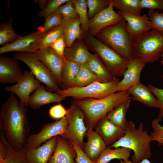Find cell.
<instances>
[{
  "label": "cell",
  "instance_id": "6da1fadb",
  "mask_svg": "<svg viewBox=\"0 0 163 163\" xmlns=\"http://www.w3.org/2000/svg\"><path fill=\"white\" fill-rule=\"evenodd\" d=\"M16 95L11 93L0 111L2 132L14 149L20 150L26 146L30 129L27 119V109Z\"/></svg>",
  "mask_w": 163,
  "mask_h": 163
},
{
  "label": "cell",
  "instance_id": "7a4b0ae2",
  "mask_svg": "<svg viewBox=\"0 0 163 163\" xmlns=\"http://www.w3.org/2000/svg\"><path fill=\"white\" fill-rule=\"evenodd\" d=\"M127 90L119 91L98 99L86 98L71 101L82 111L88 129H93L99 120L112 109L132 97Z\"/></svg>",
  "mask_w": 163,
  "mask_h": 163
},
{
  "label": "cell",
  "instance_id": "3957f363",
  "mask_svg": "<svg viewBox=\"0 0 163 163\" xmlns=\"http://www.w3.org/2000/svg\"><path fill=\"white\" fill-rule=\"evenodd\" d=\"M125 130V135L109 147H124L131 149L134 152L131 161L133 163H139L144 159L150 158L152 155L151 138L148 131L144 130L143 123L140 122L137 128L135 123L130 120Z\"/></svg>",
  "mask_w": 163,
  "mask_h": 163
},
{
  "label": "cell",
  "instance_id": "277c9868",
  "mask_svg": "<svg viewBox=\"0 0 163 163\" xmlns=\"http://www.w3.org/2000/svg\"><path fill=\"white\" fill-rule=\"evenodd\" d=\"M94 37L125 59L133 58L132 45L134 38L128 31L124 18L117 24L103 29Z\"/></svg>",
  "mask_w": 163,
  "mask_h": 163
},
{
  "label": "cell",
  "instance_id": "5b68a950",
  "mask_svg": "<svg viewBox=\"0 0 163 163\" xmlns=\"http://www.w3.org/2000/svg\"><path fill=\"white\" fill-rule=\"evenodd\" d=\"M133 58L147 62L158 61L163 53V33L154 29L135 37L132 45Z\"/></svg>",
  "mask_w": 163,
  "mask_h": 163
},
{
  "label": "cell",
  "instance_id": "8992f818",
  "mask_svg": "<svg viewBox=\"0 0 163 163\" xmlns=\"http://www.w3.org/2000/svg\"><path fill=\"white\" fill-rule=\"evenodd\" d=\"M88 44L114 78L123 75L126 70L128 60L95 37L88 33Z\"/></svg>",
  "mask_w": 163,
  "mask_h": 163
},
{
  "label": "cell",
  "instance_id": "52a82bcc",
  "mask_svg": "<svg viewBox=\"0 0 163 163\" xmlns=\"http://www.w3.org/2000/svg\"><path fill=\"white\" fill-rule=\"evenodd\" d=\"M119 81L117 78L107 82L96 81L85 87L60 89L55 93L65 98L71 97L75 100L86 98L101 99L118 91L117 85Z\"/></svg>",
  "mask_w": 163,
  "mask_h": 163
},
{
  "label": "cell",
  "instance_id": "ba28073f",
  "mask_svg": "<svg viewBox=\"0 0 163 163\" xmlns=\"http://www.w3.org/2000/svg\"><path fill=\"white\" fill-rule=\"evenodd\" d=\"M13 56L16 59L21 61L26 64L35 78L46 85V88L48 91L56 93L60 89L55 76L37 58L34 53L19 52Z\"/></svg>",
  "mask_w": 163,
  "mask_h": 163
},
{
  "label": "cell",
  "instance_id": "9c48e42d",
  "mask_svg": "<svg viewBox=\"0 0 163 163\" xmlns=\"http://www.w3.org/2000/svg\"><path fill=\"white\" fill-rule=\"evenodd\" d=\"M68 124L62 136L69 140L82 149L84 137L88 130L85 122V116L81 109L72 104L67 110L66 115Z\"/></svg>",
  "mask_w": 163,
  "mask_h": 163
},
{
  "label": "cell",
  "instance_id": "30bf717a",
  "mask_svg": "<svg viewBox=\"0 0 163 163\" xmlns=\"http://www.w3.org/2000/svg\"><path fill=\"white\" fill-rule=\"evenodd\" d=\"M68 124L66 116L58 120L46 123L38 133L31 134L28 137L25 146L35 148L43 142L64 133Z\"/></svg>",
  "mask_w": 163,
  "mask_h": 163
},
{
  "label": "cell",
  "instance_id": "8fae6325",
  "mask_svg": "<svg viewBox=\"0 0 163 163\" xmlns=\"http://www.w3.org/2000/svg\"><path fill=\"white\" fill-rule=\"evenodd\" d=\"M113 8L111 0L107 7L89 19L88 33L94 37L103 29L120 23L123 18Z\"/></svg>",
  "mask_w": 163,
  "mask_h": 163
},
{
  "label": "cell",
  "instance_id": "7c38bea8",
  "mask_svg": "<svg viewBox=\"0 0 163 163\" xmlns=\"http://www.w3.org/2000/svg\"><path fill=\"white\" fill-rule=\"evenodd\" d=\"M41 84V82L35 78L31 71H26L16 84L5 87L4 90L17 95L20 101L27 107L30 94L40 86Z\"/></svg>",
  "mask_w": 163,
  "mask_h": 163
},
{
  "label": "cell",
  "instance_id": "4fadbf2b",
  "mask_svg": "<svg viewBox=\"0 0 163 163\" xmlns=\"http://www.w3.org/2000/svg\"><path fill=\"white\" fill-rule=\"evenodd\" d=\"M147 62L142 59L133 58L129 60L123 79L117 85L118 91L127 90L140 83V77L143 68Z\"/></svg>",
  "mask_w": 163,
  "mask_h": 163
},
{
  "label": "cell",
  "instance_id": "5bb4252c",
  "mask_svg": "<svg viewBox=\"0 0 163 163\" xmlns=\"http://www.w3.org/2000/svg\"><path fill=\"white\" fill-rule=\"evenodd\" d=\"M57 136L46 141L42 145L34 148L25 146L23 149L28 163H48L55 151Z\"/></svg>",
  "mask_w": 163,
  "mask_h": 163
},
{
  "label": "cell",
  "instance_id": "9a60e30c",
  "mask_svg": "<svg viewBox=\"0 0 163 163\" xmlns=\"http://www.w3.org/2000/svg\"><path fill=\"white\" fill-rule=\"evenodd\" d=\"M44 34L40 30L34 31L22 37L17 40L2 46L0 54L10 51L34 52Z\"/></svg>",
  "mask_w": 163,
  "mask_h": 163
},
{
  "label": "cell",
  "instance_id": "2e32d148",
  "mask_svg": "<svg viewBox=\"0 0 163 163\" xmlns=\"http://www.w3.org/2000/svg\"><path fill=\"white\" fill-rule=\"evenodd\" d=\"M17 60L5 56H0V82L2 84L16 83L23 75Z\"/></svg>",
  "mask_w": 163,
  "mask_h": 163
},
{
  "label": "cell",
  "instance_id": "e0dca14e",
  "mask_svg": "<svg viewBox=\"0 0 163 163\" xmlns=\"http://www.w3.org/2000/svg\"><path fill=\"white\" fill-rule=\"evenodd\" d=\"M34 53L37 58L53 74L59 86L61 81L63 61L50 46L39 49Z\"/></svg>",
  "mask_w": 163,
  "mask_h": 163
},
{
  "label": "cell",
  "instance_id": "ac0fdd59",
  "mask_svg": "<svg viewBox=\"0 0 163 163\" xmlns=\"http://www.w3.org/2000/svg\"><path fill=\"white\" fill-rule=\"evenodd\" d=\"M106 115L99 120L94 129L107 146L109 147L125 135L126 130L112 123L107 119Z\"/></svg>",
  "mask_w": 163,
  "mask_h": 163
},
{
  "label": "cell",
  "instance_id": "d6986e66",
  "mask_svg": "<svg viewBox=\"0 0 163 163\" xmlns=\"http://www.w3.org/2000/svg\"><path fill=\"white\" fill-rule=\"evenodd\" d=\"M76 152L69 140L57 136L56 147L48 163H76Z\"/></svg>",
  "mask_w": 163,
  "mask_h": 163
},
{
  "label": "cell",
  "instance_id": "ffe728a7",
  "mask_svg": "<svg viewBox=\"0 0 163 163\" xmlns=\"http://www.w3.org/2000/svg\"><path fill=\"white\" fill-rule=\"evenodd\" d=\"M117 12L126 21V28L134 38L152 29L151 22L146 14L141 15L125 13L119 11Z\"/></svg>",
  "mask_w": 163,
  "mask_h": 163
},
{
  "label": "cell",
  "instance_id": "44dd1931",
  "mask_svg": "<svg viewBox=\"0 0 163 163\" xmlns=\"http://www.w3.org/2000/svg\"><path fill=\"white\" fill-rule=\"evenodd\" d=\"M46 89L43 84L41 85L30 95L28 105L31 108L37 109L46 104L59 103L66 98L56 93L47 91Z\"/></svg>",
  "mask_w": 163,
  "mask_h": 163
},
{
  "label": "cell",
  "instance_id": "7402d4cb",
  "mask_svg": "<svg viewBox=\"0 0 163 163\" xmlns=\"http://www.w3.org/2000/svg\"><path fill=\"white\" fill-rule=\"evenodd\" d=\"M85 137L87 141L85 142L82 150L87 156L94 161L99 158L107 146L100 135L93 129H88Z\"/></svg>",
  "mask_w": 163,
  "mask_h": 163
},
{
  "label": "cell",
  "instance_id": "603a6c76",
  "mask_svg": "<svg viewBox=\"0 0 163 163\" xmlns=\"http://www.w3.org/2000/svg\"><path fill=\"white\" fill-rule=\"evenodd\" d=\"M92 55L82 41L74 42L69 47H66L65 51V57L66 61L74 62L80 66L87 62Z\"/></svg>",
  "mask_w": 163,
  "mask_h": 163
},
{
  "label": "cell",
  "instance_id": "cb8c5ba5",
  "mask_svg": "<svg viewBox=\"0 0 163 163\" xmlns=\"http://www.w3.org/2000/svg\"><path fill=\"white\" fill-rule=\"evenodd\" d=\"M127 91L133 100L149 107L158 108V101L148 86L140 83L131 87Z\"/></svg>",
  "mask_w": 163,
  "mask_h": 163
},
{
  "label": "cell",
  "instance_id": "d4e9b609",
  "mask_svg": "<svg viewBox=\"0 0 163 163\" xmlns=\"http://www.w3.org/2000/svg\"><path fill=\"white\" fill-rule=\"evenodd\" d=\"M131 101L129 99L117 105L107 114V119L115 125L126 129L129 122L126 115Z\"/></svg>",
  "mask_w": 163,
  "mask_h": 163
},
{
  "label": "cell",
  "instance_id": "484cf974",
  "mask_svg": "<svg viewBox=\"0 0 163 163\" xmlns=\"http://www.w3.org/2000/svg\"><path fill=\"white\" fill-rule=\"evenodd\" d=\"M85 64L99 82L102 83L109 82L115 78L110 73L103 62L95 53L93 54L91 59Z\"/></svg>",
  "mask_w": 163,
  "mask_h": 163
},
{
  "label": "cell",
  "instance_id": "4316f807",
  "mask_svg": "<svg viewBox=\"0 0 163 163\" xmlns=\"http://www.w3.org/2000/svg\"><path fill=\"white\" fill-rule=\"evenodd\" d=\"M80 66V65L74 62L67 61L64 62L59 87L62 90L73 87Z\"/></svg>",
  "mask_w": 163,
  "mask_h": 163
},
{
  "label": "cell",
  "instance_id": "83f0119b",
  "mask_svg": "<svg viewBox=\"0 0 163 163\" xmlns=\"http://www.w3.org/2000/svg\"><path fill=\"white\" fill-rule=\"evenodd\" d=\"M81 25V22L78 16L68 20L66 22L63 35L66 47L71 46L76 39L81 37L83 30Z\"/></svg>",
  "mask_w": 163,
  "mask_h": 163
},
{
  "label": "cell",
  "instance_id": "f1b7e54d",
  "mask_svg": "<svg viewBox=\"0 0 163 163\" xmlns=\"http://www.w3.org/2000/svg\"><path fill=\"white\" fill-rule=\"evenodd\" d=\"M131 151V149L124 147L112 149L107 147L99 158L93 162L94 163H109L115 159L126 161L129 159Z\"/></svg>",
  "mask_w": 163,
  "mask_h": 163
},
{
  "label": "cell",
  "instance_id": "f546056e",
  "mask_svg": "<svg viewBox=\"0 0 163 163\" xmlns=\"http://www.w3.org/2000/svg\"><path fill=\"white\" fill-rule=\"evenodd\" d=\"M69 19H66L64 22L48 31L42 36L40 42L36 47L37 50L50 46L64 34L66 24Z\"/></svg>",
  "mask_w": 163,
  "mask_h": 163
},
{
  "label": "cell",
  "instance_id": "4dcf8cb0",
  "mask_svg": "<svg viewBox=\"0 0 163 163\" xmlns=\"http://www.w3.org/2000/svg\"><path fill=\"white\" fill-rule=\"evenodd\" d=\"M5 135L0 133V140L4 143L7 150V155L5 160L0 163H28L24 155L23 149L18 151L14 149L8 140L5 139Z\"/></svg>",
  "mask_w": 163,
  "mask_h": 163
},
{
  "label": "cell",
  "instance_id": "1f68e13d",
  "mask_svg": "<svg viewBox=\"0 0 163 163\" xmlns=\"http://www.w3.org/2000/svg\"><path fill=\"white\" fill-rule=\"evenodd\" d=\"M13 19L10 18L0 26V45L2 46L12 43L22 36L17 34L12 27Z\"/></svg>",
  "mask_w": 163,
  "mask_h": 163
},
{
  "label": "cell",
  "instance_id": "d6a6232c",
  "mask_svg": "<svg viewBox=\"0 0 163 163\" xmlns=\"http://www.w3.org/2000/svg\"><path fill=\"white\" fill-rule=\"evenodd\" d=\"M113 7L125 13L141 15L140 0H111Z\"/></svg>",
  "mask_w": 163,
  "mask_h": 163
},
{
  "label": "cell",
  "instance_id": "836d02e7",
  "mask_svg": "<svg viewBox=\"0 0 163 163\" xmlns=\"http://www.w3.org/2000/svg\"><path fill=\"white\" fill-rule=\"evenodd\" d=\"M96 81H97L96 77L85 64H84L80 66L73 87H85Z\"/></svg>",
  "mask_w": 163,
  "mask_h": 163
},
{
  "label": "cell",
  "instance_id": "e575fe53",
  "mask_svg": "<svg viewBox=\"0 0 163 163\" xmlns=\"http://www.w3.org/2000/svg\"><path fill=\"white\" fill-rule=\"evenodd\" d=\"M81 23L82 30L88 32L89 19L86 0H72Z\"/></svg>",
  "mask_w": 163,
  "mask_h": 163
},
{
  "label": "cell",
  "instance_id": "d590c367",
  "mask_svg": "<svg viewBox=\"0 0 163 163\" xmlns=\"http://www.w3.org/2000/svg\"><path fill=\"white\" fill-rule=\"evenodd\" d=\"M43 26L38 27L43 34L54 28L63 24L66 19L57 11L46 17Z\"/></svg>",
  "mask_w": 163,
  "mask_h": 163
},
{
  "label": "cell",
  "instance_id": "8d00e7d4",
  "mask_svg": "<svg viewBox=\"0 0 163 163\" xmlns=\"http://www.w3.org/2000/svg\"><path fill=\"white\" fill-rule=\"evenodd\" d=\"M88 13L89 19L107 7L110 3L109 0H87Z\"/></svg>",
  "mask_w": 163,
  "mask_h": 163
},
{
  "label": "cell",
  "instance_id": "74e56055",
  "mask_svg": "<svg viewBox=\"0 0 163 163\" xmlns=\"http://www.w3.org/2000/svg\"><path fill=\"white\" fill-rule=\"evenodd\" d=\"M160 122L158 118L152 120L151 123L152 131L150 135L152 141H157L159 145L163 147V126L160 124Z\"/></svg>",
  "mask_w": 163,
  "mask_h": 163
},
{
  "label": "cell",
  "instance_id": "f35d334b",
  "mask_svg": "<svg viewBox=\"0 0 163 163\" xmlns=\"http://www.w3.org/2000/svg\"><path fill=\"white\" fill-rule=\"evenodd\" d=\"M68 0H48L47 3L42 10L37 13L38 16L44 18L50 14L57 11L59 8Z\"/></svg>",
  "mask_w": 163,
  "mask_h": 163
},
{
  "label": "cell",
  "instance_id": "ab89813d",
  "mask_svg": "<svg viewBox=\"0 0 163 163\" xmlns=\"http://www.w3.org/2000/svg\"><path fill=\"white\" fill-rule=\"evenodd\" d=\"M57 11L66 19H73L78 16L72 0H68L61 5Z\"/></svg>",
  "mask_w": 163,
  "mask_h": 163
},
{
  "label": "cell",
  "instance_id": "60d3db41",
  "mask_svg": "<svg viewBox=\"0 0 163 163\" xmlns=\"http://www.w3.org/2000/svg\"><path fill=\"white\" fill-rule=\"evenodd\" d=\"M148 15L151 22L152 29L163 33V14L158 11L150 10Z\"/></svg>",
  "mask_w": 163,
  "mask_h": 163
},
{
  "label": "cell",
  "instance_id": "b9f144b4",
  "mask_svg": "<svg viewBox=\"0 0 163 163\" xmlns=\"http://www.w3.org/2000/svg\"><path fill=\"white\" fill-rule=\"evenodd\" d=\"M148 86L158 101L159 110L157 118L161 121L163 118V89L155 87L150 84Z\"/></svg>",
  "mask_w": 163,
  "mask_h": 163
},
{
  "label": "cell",
  "instance_id": "7bdbcfd3",
  "mask_svg": "<svg viewBox=\"0 0 163 163\" xmlns=\"http://www.w3.org/2000/svg\"><path fill=\"white\" fill-rule=\"evenodd\" d=\"M50 46L64 62L66 61L65 57L66 46L63 35L53 43Z\"/></svg>",
  "mask_w": 163,
  "mask_h": 163
},
{
  "label": "cell",
  "instance_id": "ee69618b",
  "mask_svg": "<svg viewBox=\"0 0 163 163\" xmlns=\"http://www.w3.org/2000/svg\"><path fill=\"white\" fill-rule=\"evenodd\" d=\"M67 110L60 103L52 107L49 110L50 116L55 119H61L66 116Z\"/></svg>",
  "mask_w": 163,
  "mask_h": 163
},
{
  "label": "cell",
  "instance_id": "f6af8a7d",
  "mask_svg": "<svg viewBox=\"0 0 163 163\" xmlns=\"http://www.w3.org/2000/svg\"><path fill=\"white\" fill-rule=\"evenodd\" d=\"M140 6L141 9L147 8L152 10H163V0H140Z\"/></svg>",
  "mask_w": 163,
  "mask_h": 163
},
{
  "label": "cell",
  "instance_id": "bcb514c9",
  "mask_svg": "<svg viewBox=\"0 0 163 163\" xmlns=\"http://www.w3.org/2000/svg\"><path fill=\"white\" fill-rule=\"evenodd\" d=\"M77 153L75 159L76 163H94L85 154L82 149L74 143L71 142Z\"/></svg>",
  "mask_w": 163,
  "mask_h": 163
},
{
  "label": "cell",
  "instance_id": "7dc6e473",
  "mask_svg": "<svg viewBox=\"0 0 163 163\" xmlns=\"http://www.w3.org/2000/svg\"><path fill=\"white\" fill-rule=\"evenodd\" d=\"M48 1L47 0H37L35 2H38L40 5L41 10H43L46 6Z\"/></svg>",
  "mask_w": 163,
  "mask_h": 163
},
{
  "label": "cell",
  "instance_id": "c3c4849f",
  "mask_svg": "<svg viewBox=\"0 0 163 163\" xmlns=\"http://www.w3.org/2000/svg\"><path fill=\"white\" fill-rule=\"evenodd\" d=\"M120 163H133L131 161H130L129 159L126 160V161H123L122 160H120ZM139 163H152L149 160V159H145L142 161L140 162Z\"/></svg>",
  "mask_w": 163,
  "mask_h": 163
},
{
  "label": "cell",
  "instance_id": "681fc988",
  "mask_svg": "<svg viewBox=\"0 0 163 163\" xmlns=\"http://www.w3.org/2000/svg\"><path fill=\"white\" fill-rule=\"evenodd\" d=\"M161 57H162V59H163V60H162V64L163 65V53L162 54Z\"/></svg>",
  "mask_w": 163,
  "mask_h": 163
},
{
  "label": "cell",
  "instance_id": "f907efd6",
  "mask_svg": "<svg viewBox=\"0 0 163 163\" xmlns=\"http://www.w3.org/2000/svg\"><path fill=\"white\" fill-rule=\"evenodd\" d=\"M162 14H163V11L162 12Z\"/></svg>",
  "mask_w": 163,
  "mask_h": 163
},
{
  "label": "cell",
  "instance_id": "816d5d0a",
  "mask_svg": "<svg viewBox=\"0 0 163 163\" xmlns=\"http://www.w3.org/2000/svg\"></svg>",
  "mask_w": 163,
  "mask_h": 163
}]
</instances>
